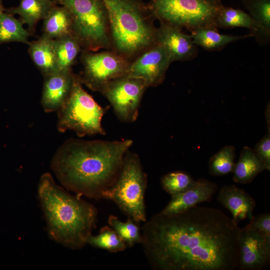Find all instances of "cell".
<instances>
[{
	"label": "cell",
	"mask_w": 270,
	"mask_h": 270,
	"mask_svg": "<svg viewBox=\"0 0 270 270\" xmlns=\"http://www.w3.org/2000/svg\"><path fill=\"white\" fill-rule=\"evenodd\" d=\"M240 229L221 210L196 205L153 216L144 227L142 244L156 269L235 270Z\"/></svg>",
	"instance_id": "cell-1"
},
{
	"label": "cell",
	"mask_w": 270,
	"mask_h": 270,
	"mask_svg": "<svg viewBox=\"0 0 270 270\" xmlns=\"http://www.w3.org/2000/svg\"><path fill=\"white\" fill-rule=\"evenodd\" d=\"M132 144L121 141L66 140L54 153L51 168L61 184L78 196L100 198L116 181Z\"/></svg>",
	"instance_id": "cell-2"
},
{
	"label": "cell",
	"mask_w": 270,
	"mask_h": 270,
	"mask_svg": "<svg viewBox=\"0 0 270 270\" xmlns=\"http://www.w3.org/2000/svg\"><path fill=\"white\" fill-rule=\"evenodd\" d=\"M38 194L50 238L74 250L87 244L95 227L96 208L80 196L66 192L56 183L48 172L40 176Z\"/></svg>",
	"instance_id": "cell-3"
},
{
	"label": "cell",
	"mask_w": 270,
	"mask_h": 270,
	"mask_svg": "<svg viewBox=\"0 0 270 270\" xmlns=\"http://www.w3.org/2000/svg\"><path fill=\"white\" fill-rule=\"evenodd\" d=\"M108 10L112 50L132 62L156 44L157 28L143 0H102Z\"/></svg>",
	"instance_id": "cell-4"
},
{
	"label": "cell",
	"mask_w": 270,
	"mask_h": 270,
	"mask_svg": "<svg viewBox=\"0 0 270 270\" xmlns=\"http://www.w3.org/2000/svg\"><path fill=\"white\" fill-rule=\"evenodd\" d=\"M69 12L72 34L82 50H112L108 12L102 0H56Z\"/></svg>",
	"instance_id": "cell-5"
},
{
	"label": "cell",
	"mask_w": 270,
	"mask_h": 270,
	"mask_svg": "<svg viewBox=\"0 0 270 270\" xmlns=\"http://www.w3.org/2000/svg\"><path fill=\"white\" fill-rule=\"evenodd\" d=\"M80 76L76 74L71 91L58 110L59 132H74L80 137L105 134L102 126L104 110L82 86Z\"/></svg>",
	"instance_id": "cell-6"
},
{
	"label": "cell",
	"mask_w": 270,
	"mask_h": 270,
	"mask_svg": "<svg viewBox=\"0 0 270 270\" xmlns=\"http://www.w3.org/2000/svg\"><path fill=\"white\" fill-rule=\"evenodd\" d=\"M146 186V176L138 156L126 152L117 178L102 192L100 198L114 201L136 222H146L144 196Z\"/></svg>",
	"instance_id": "cell-7"
},
{
	"label": "cell",
	"mask_w": 270,
	"mask_h": 270,
	"mask_svg": "<svg viewBox=\"0 0 270 270\" xmlns=\"http://www.w3.org/2000/svg\"><path fill=\"white\" fill-rule=\"evenodd\" d=\"M148 5L155 19L190 31L216 29V18L223 6L208 0H150Z\"/></svg>",
	"instance_id": "cell-8"
},
{
	"label": "cell",
	"mask_w": 270,
	"mask_h": 270,
	"mask_svg": "<svg viewBox=\"0 0 270 270\" xmlns=\"http://www.w3.org/2000/svg\"><path fill=\"white\" fill-rule=\"evenodd\" d=\"M80 60L83 72L82 84L94 92H100L110 81L127 73L130 62L112 50L100 52L82 50Z\"/></svg>",
	"instance_id": "cell-9"
},
{
	"label": "cell",
	"mask_w": 270,
	"mask_h": 270,
	"mask_svg": "<svg viewBox=\"0 0 270 270\" xmlns=\"http://www.w3.org/2000/svg\"><path fill=\"white\" fill-rule=\"evenodd\" d=\"M146 88L143 80L126 74L108 82L100 92L108 100L120 120L132 122L138 116L140 101Z\"/></svg>",
	"instance_id": "cell-10"
},
{
	"label": "cell",
	"mask_w": 270,
	"mask_h": 270,
	"mask_svg": "<svg viewBox=\"0 0 270 270\" xmlns=\"http://www.w3.org/2000/svg\"><path fill=\"white\" fill-rule=\"evenodd\" d=\"M270 262V238L249 224L240 229L238 234V269L261 270Z\"/></svg>",
	"instance_id": "cell-11"
},
{
	"label": "cell",
	"mask_w": 270,
	"mask_h": 270,
	"mask_svg": "<svg viewBox=\"0 0 270 270\" xmlns=\"http://www.w3.org/2000/svg\"><path fill=\"white\" fill-rule=\"evenodd\" d=\"M172 62L166 50L156 44L130 63L126 74L143 80L148 88L161 84Z\"/></svg>",
	"instance_id": "cell-12"
},
{
	"label": "cell",
	"mask_w": 270,
	"mask_h": 270,
	"mask_svg": "<svg viewBox=\"0 0 270 270\" xmlns=\"http://www.w3.org/2000/svg\"><path fill=\"white\" fill-rule=\"evenodd\" d=\"M156 44L168 52L172 62L191 60L196 54V46L190 35L184 33L179 27L160 22L156 28Z\"/></svg>",
	"instance_id": "cell-13"
},
{
	"label": "cell",
	"mask_w": 270,
	"mask_h": 270,
	"mask_svg": "<svg viewBox=\"0 0 270 270\" xmlns=\"http://www.w3.org/2000/svg\"><path fill=\"white\" fill-rule=\"evenodd\" d=\"M75 76L71 70L44 76L41 104L45 112H57L63 104L71 91Z\"/></svg>",
	"instance_id": "cell-14"
},
{
	"label": "cell",
	"mask_w": 270,
	"mask_h": 270,
	"mask_svg": "<svg viewBox=\"0 0 270 270\" xmlns=\"http://www.w3.org/2000/svg\"><path fill=\"white\" fill-rule=\"evenodd\" d=\"M216 184L206 179L194 180L186 190L172 196L167 206L160 212L165 215H174L182 213L199 203L208 202L216 193Z\"/></svg>",
	"instance_id": "cell-15"
},
{
	"label": "cell",
	"mask_w": 270,
	"mask_h": 270,
	"mask_svg": "<svg viewBox=\"0 0 270 270\" xmlns=\"http://www.w3.org/2000/svg\"><path fill=\"white\" fill-rule=\"evenodd\" d=\"M218 200L231 212L234 221L238 224L241 221L254 217L256 203L248 193L234 184L222 186L219 191Z\"/></svg>",
	"instance_id": "cell-16"
},
{
	"label": "cell",
	"mask_w": 270,
	"mask_h": 270,
	"mask_svg": "<svg viewBox=\"0 0 270 270\" xmlns=\"http://www.w3.org/2000/svg\"><path fill=\"white\" fill-rule=\"evenodd\" d=\"M56 6L52 0H20L18 6L7 12L12 15L18 14L30 33L34 32L38 22L44 20Z\"/></svg>",
	"instance_id": "cell-17"
},
{
	"label": "cell",
	"mask_w": 270,
	"mask_h": 270,
	"mask_svg": "<svg viewBox=\"0 0 270 270\" xmlns=\"http://www.w3.org/2000/svg\"><path fill=\"white\" fill-rule=\"evenodd\" d=\"M28 44L30 56L44 76L58 71L54 40L42 36Z\"/></svg>",
	"instance_id": "cell-18"
},
{
	"label": "cell",
	"mask_w": 270,
	"mask_h": 270,
	"mask_svg": "<svg viewBox=\"0 0 270 270\" xmlns=\"http://www.w3.org/2000/svg\"><path fill=\"white\" fill-rule=\"evenodd\" d=\"M264 167L253 149L244 146L233 170V180L240 184H248L262 172Z\"/></svg>",
	"instance_id": "cell-19"
},
{
	"label": "cell",
	"mask_w": 270,
	"mask_h": 270,
	"mask_svg": "<svg viewBox=\"0 0 270 270\" xmlns=\"http://www.w3.org/2000/svg\"><path fill=\"white\" fill-rule=\"evenodd\" d=\"M72 20L69 12L62 6H56L44 20L42 36L56 40L72 34Z\"/></svg>",
	"instance_id": "cell-20"
},
{
	"label": "cell",
	"mask_w": 270,
	"mask_h": 270,
	"mask_svg": "<svg viewBox=\"0 0 270 270\" xmlns=\"http://www.w3.org/2000/svg\"><path fill=\"white\" fill-rule=\"evenodd\" d=\"M58 71L72 70L82 48L72 34L54 40Z\"/></svg>",
	"instance_id": "cell-21"
},
{
	"label": "cell",
	"mask_w": 270,
	"mask_h": 270,
	"mask_svg": "<svg viewBox=\"0 0 270 270\" xmlns=\"http://www.w3.org/2000/svg\"><path fill=\"white\" fill-rule=\"evenodd\" d=\"M215 24L216 28L242 27L250 29L252 35L256 36L258 34L256 26L251 16L240 9L222 6L217 14Z\"/></svg>",
	"instance_id": "cell-22"
},
{
	"label": "cell",
	"mask_w": 270,
	"mask_h": 270,
	"mask_svg": "<svg viewBox=\"0 0 270 270\" xmlns=\"http://www.w3.org/2000/svg\"><path fill=\"white\" fill-rule=\"evenodd\" d=\"M190 32V35L196 46L210 50L220 48L246 37L221 34L216 29L208 27L200 28Z\"/></svg>",
	"instance_id": "cell-23"
},
{
	"label": "cell",
	"mask_w": 270,
	"mask_h": 270,
	"mask_svg": "<svg viewBox=\"0 0 270 270\" xmlns=\"http://www.w3.org/2000/svg\"><path fill=\"white\" fill-rule=\"evenodd\" d=\"M23 24L12 14L0 11V44L10 42L29 44L28 38L30 33Z\"/></svg>",
	"instance_id": "cell-24"
},
{
	"label": "cell",
	"mask_w": 270,
	"mask_h": 270,
	"mask_svg": "<svg viewBox=\"0 0 270 270\" xmlns=\"http://www.w3.org/2000/svg\"><path fill=\"white\" fill-rule=\"evenodd\" d=\"M254 20L257 38L268 40L270 36V0H242Z\"/></svg>",
	"instance_id": "cell-25"
},
{
	"label": "cell",
	"mask_w": 270,
	"mask_h": 270,
	"mask_svg": "<svg viewBox=\"0 0 270 270\" xmlns=\"http://www.w3.org/2000/svg\"><path fill=\"white\" fill-rule=\"evenodd\" d=\"M235 148L232 146H224L212 156L208 162L210 174L222 176L233 172L235 164Z\"/></svg>",
	"instance_id": "cell-26"
},
{
	"label": "cell",
	"mask_w": 270,
	"mask_h": 270,
	"mask_svg": "<svg viewBox=\"0 0 270 270\" xmlns=\"http://www.w3.org/2000/svg\"><path fill=\"white\" fill-rule=\"evenodd\" d=\"M132 218H129L127 221L122 222L116 216H110L108 222L117 233L126 246L131 247L138 243L142 242V236L140 228Z\"/></svg>",
	"instance_id": "cell-27"
},
{
	"label": "cell",
	"mask_w": 270,
	"mask_h": 270,
	"mask_svg": "<svg viewBox=\"0 0 270 270\" xmlns=\"http://www.w3.org/2000/svg\"><path fill=\"white\" fill-rule=\"evenodd\" d=\"M87 244L112 252L122 251L126 248V244L117 233L107 226L102 228L98 235L90 236Z\"/></svg>",
	"instance_id": "cell-28"
},
{
	"label": "cell",
	"mask_w": 270,
	"mask_h": 270,
	"mask_svg": "<svg viewBox=\"0 0 270 270\" xmlns=\"http://www.w3.org/2000/svg\"><path fill=\"white\" fill-rule=\"evenodd\" d=\"M194 180L188 174L178 171L171 172L163 176L161 184L163 188L173 196L188 189Z\"/></svg>",
	"instance_id": "cell-29"
},
{
	"label": "cell",
	"mask_w": 270,
	"mask_h": 270,
	"mask_svg": "<svg viewBox=\"0 0 270 270\" xmlns=\"http://www.w3.org/2000/svg\"><path fill=\"white\" fill-rule=\"evenodd\" d=\"M255 154L263 164L265 170H270V133L266 134L254 146Z\"/></svg>",
	"instance_id": "cell-30"
},
{
	"label": "cell",
	"mask_w": 270,
	"mask_h": 270,
	"mask_svg": "<svg viewBox=\"0 0 270 270\" xmlns=\"http://www.w3.org/2000/svg\"><path fill=\"white\" fill-rule=\"evenodd\" d=\"M249 224L266 236L270 238V214H262L254 216Z\"/></svg>",
	"instance_id": "cell-31"
},
{
	"label": "cell",
	"mask_w": 270,
	"mask_h": 270,
	"mask_svg": "<svg viewBox=\"0 0 270 270\" xmlns=\"http://www.w3.org/2000/svg\"><path fill=\"white\" fill-rule=\"evenodd\" d=\"M4 8L2 4V0H0V11H4Z\"/></svg>",
	"instance_id": "cell-32"
},
{
	"label": "cell",
	"mask_w": 270,
	"mask_h": 270,
	"mask_svg": "<svg viewBox=\"0 0 270 270\" xmlns=\"http://www.w3.org/2000/svg\"><path fill=\"white\" fill-rule=\"evenodd\" d=\"M208 0L216 2H218V3H222L220 0Z\"/></svg>",
	"instance_id": "cell-33"
}]
</instances>
